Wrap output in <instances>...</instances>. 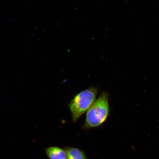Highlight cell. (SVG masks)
Listing matches in <instances>:
<instances>
[{"label": "cell", "mask_w": 159, "mask_h": 159, "mask_svg": "<svg viewBox=\"0 0 159 159\" xmlns=\"http://www.w3.org/2000/svg\"><path fill=\"white\" fill-rule=\"evenodd\" d=\"M65 150L67 159H87L84 152L78 148L67 147Z\"/></svg>", "instance_id": "cell-4"}, {"label": "cell", "mask_w": 159, "mask_h": 159, "mask_svg": "<svg viewBox=\"0 0 159 159\" xmlns=\"http://www.w3.org/2000/svg\"><path fill=\"white\" fill-rule=\"evenodd\" d=\"M86 112L83 125L84 129L97 128L104 124L110 112L108 93H101Z\"/></svg>", "instance_id": "cell-1"}, {"label": "cell", "mask_w": 159, "mask_h": 159, "mask_svg": "<svg viewBox=\"0 0 159 159\" xmlns=\"http://www.w3.org/2000/svg\"><path fill=\"white\" fill-rule=\"evenodd\" d=\"M98 92V89L91 87L75 95L69 105L73 122H76L87 112L96 100Z\"/></svg>", "instance_id": "cell-2"}, {"label": "cell", "mask_w": 159, "mask_h": 159, "mask_svg": "<svg viewBox=\"0 0 159 159\" xmlns=\"http://www.w3.org/2000/svg\"><path fill=\"white\" fill-rule=\"evenodd\" d=\"M46 154L49 159H67L65 149L57 147H50L45 150Z\"/></svg>", "instance_id": "cell-3"}]
</instances>
